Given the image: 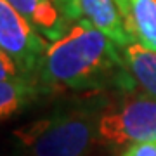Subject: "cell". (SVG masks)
Segmentation results:
<instances>
[{
    "label": "cell",
    "mask_w": 156,
    "mask_h": 156,
    "mask_svg": "<svg viewBox=\"0 0 156 156\" xmlns=\"http://www.w3.org/2000/svg\"><path fill=\"white\" fill-rule=\"evenodd\" d=\"M42 94L134 92L135 82L122 50L89 19L73 23L62 38L50 42L38 76Z\"/></svg>",
    "instance_id": "6da1fadb"
},
{
    "label": "cell",
    "mask_w": 156,
    "mask_h": 156,
    "mask_svg": "<svg viewBox=\"0 0 156 156\" xmlns=\"http://www.w3.org/2000/svg\"><path fill=\"white\" fill-rule=\"evenodd\" d=\"M109 104L106 94L68 101L49 115L16 128L12 139L28 156H87L99 144V120Z\"/></svg>",
    "instance_id": "7a4b0ae2"
},
{
    "label": "cell",
    "mask_w": 156,
    "mask_h": 156,
    "mask_svg": "<svg viewBox=\"0 0 156 156\" xmlns=\"http://www.w3.org/2000/svg\"><path fill=\"white\" fill-rule=\"evenodd\" d=\"M99 144L132 146L156 140V99L134 90L122 94L102 113L97 128Z\"/></svg>",
    "instance_id": "3957f363"
},
{
    "label": "cell",
    "mask_w": 156,
    "mask_h": 156,
    "mask_svg": "<svg viewBox=\"0 0 156 156\" xmlns=\"http://www.w3.org/2000/svg\"><path fill=\"white\" fill-rule=\"evenodd\" d=\"M50 42L37 31L7 0H0V49L23 76L38 83Z\"/></svg>",
    "instance_id": "277c9868"
},
{
    "label": "cell",
    "mask_w": 156,
    "mask_h": 156,
    "mask_svg": "<svg viewBox=\"0 0 156 156\" xmlns=\"http://www.w3.org/2000/svg\"><path fill=\"white\" fill-rule=\"evenodd\" d=\"M26 21L49 42L62 38L73 21L54 0H7Z\"/></svg>",
    "instance_id": "5b68a950"
},
{
    "label": "cell",
    "mask_w": 156,
    "mask_h": 156,
    "mask_svg": "<svg viewBox=\"0 0 156 156\" xmlns=\"http://www.w3.org/2000/svg\"><path fill=\"white\" fill-rule=\"evenodd\" d=\"M82 9L85 19H89L101 33H104L120 49L137 42L130 33L125 17L115 0H82Z\"/></svg>",
    "instance_id": "8992f818"
},
{
    "label": "cell",
    "mask_w": 156,
    "mask_h": 156,
    "mask_svg": "<svg viewBox=\"0 0 156 156\" xmlns=\"http://www.w3.org/2000/svg\"><path fill=\"white\" fill-rule=\"evenodd\" d=\"M120 50L137 90L156 99V50L147 49L139 42H132Z\"/></svg>",
    "instance_id": "52a82bcc"
},
{
    "label": "cell",
    "mask_w": 156,
    "mask_h": 156,
    "mask_svg": "<svg viewBox=\"0 0 156 156\" xmlns=\"http://www.w3.org/2000/svg\"><path fill=\"white\" fill-rule=\"evenodd\" d=\"M38 95H42L38 83L16 73L12 76L0 78V116L2 120L23 111Z\"/></svg>",
    "instance_id": "ba28073f"
},
{
    "label": "cell",
    "mask_w": 156,
    "mask_h": 156,
    "mask_svg": "<svg viewBox=\"0 0 156 156\" xmlns=\"http://www.w3.org/2000/svg\"><path fill=\"white\" fill-rule=\"evenodd\" d=\"M130 9L135 40L156 50V0H130Z\"/></svg>",
    "instance_id": "9c48e42d"
},
{
    "label": "cell",
    "mask_w": 156,
    "mask_h": 156,
    "mask_svg": "<svg viewBox=\"0 0 156 156\" xmlns=\"http://www.w3.org/2000/svg\"><path fill=\"white\" fill-rule=\"evenodd\" d=\"M122 156H156V140H146L128 146Z\"/></svg>",
    "instance_id": "30bf717a"
},
{
    "label": "cell",
    "mask_w": 156,
    "mask_h": 156,
    "mask_svg": "<svg viewBox=\"0 0 156 156\" xmlns=\"http://www.w3.org/2000/svg\"><path fill=\"white\" fill-rule=\"evenodd\" d=\"M57 5L62 9V12L66 14L73 23L83 17V9H82V0H54Z\"/></svg>",
    "instance_id": "8fae6325"
},
{
    "label": "cell",
    "mask_w": 156,
    "mask_h": 156,
    "mask_svg": "<svg viewBox=\"0 0 156 156\" xmlns=\"http://www.w3.org/2000/svg\"><path fill=\"white\" fill-rule=\"evenodd\" d=\"M115 2L118 4L123 17H125V23H127L128 30H130V33H132V9H130V0H115Z\"/></svg>",
    "instance_id": "7c38bea8"
},
{
    "label": "cell",
    "mask_w": 156,
    "mask_h": 156,
    "mask_svg": "<svg viewBox=\"0 0 156 156\" xmlns=\"http://www.w3.org/2000/svg\"><path fill=\"white\" fill-rule=\"evenodd\" d=\"M4 156H28V154H26V153H24V149H23L21 146H19L16 140H14V144H12V146L5 147V151H4Z\"/></svg>",
    "instance_id": "4fadbf2b"
}]
</instances>
